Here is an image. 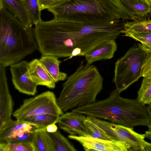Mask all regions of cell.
<instances>
[{
	"label": "cell",
	"instance_id": "cell-1",
	"mask_svg": "<svg viewBox=\"0 0 151 151\" xmlns=\"http://www.w3.org/2000/svg\"><path fill=\"white\" fill-rule=\"evenodd\" d=\"M124 22L122 19L86 22L42 20L36 25L34 34L42 55L70 59L84 56L103 42L115 40Z\"/></svg>",
	"mask_w": 151,
	"mask_h": 151
},
{
	"label": "cell",
	"instance_id": "cell-2",
	"mask_svg": "<svg viewBox=\"0 0 151 151\" xmlns=\"http://www.w3.org/2000/svg\"><path fill=\"white\" fill-rule=\"evenodd\" d=\"M116 89L106 99L72 111L129 128L147 126L151 122L147 106L137 99L122 97Z\"/></svg>",
	"mask_w": 151,
	"mask_h": 151
},
{
	"label": "cell",
	"instance_id": "cell-3",
	"mask_svg": "<svg viewBox=\"0 0 151 151\" xmlns=\"http://www.w3.org/2000/svg\"><path fill=\"white\" fill-rule=\"evenodd\" d=\"M37 50L32 28L0 6V65L5 68L17 63Z\"/></svg>",
	"mask_w": 151,
	"mask_h": 151
},
{
	"label": "cell",
	"instance_id": "cell-4",
	"mask_svg": "<svg viewBox=\"0 0 151 151\" xmlns=\"http://www.w3.org/2000/svg\"><path fill=\"white\" fill-rule=\"evenodd\" d=\"M103 81L96 66L82 61L63 83L57 99L58 106L66 112L95 102L103 88Z\"/></svg>",
	"mask_w": 151,
	"mask_h": 151
},
{
	"label": "cell",
	"instance_id": "cell-5",
	"mask_svg": "<svg viewBox=\"0 0 151 151\" xmlns=\"http://www.w3.org/2000/svg\"><path fill=\"white\" fill-rule=\"evenodd\" d=\"M47 10L57 21H109L121 19L116 0H68Z\"/></svg>",
	"mask_w": 151,
	"mask_h": 151
},
{
	"label": "cell",
	"instance_id": "cell-6",
	"mask_svg": "<svg viewBox=\"0 0 151 151\" xmlns=\"http://www.w3.org/2000/svg\"><path fill=\"white\" fill-rule=\"evenodd\" d=\"M149 50L138 43L131 47L117 60L113 81L120 93L142 77V67Z\"/></svg>",
	"mask_w": 151,
	"mask_h": 151
},
{
	"label": "cell",
	"instance_id": "cell-7",
	"mask_svg": "<svg viewBox=\"0 0 151 151\" xmlns=\"http://www.w3.org/2000/svg\"><path fill=\"white\" fill-rule=\"evenodd\" d=\"M63 112L58 104L54 93L47 91L24 99L12 115L17 120L21 121L28 117L44 114L60 116Z\"/></svg>",
	"mask_w": 151,
	"mask_h": 151
},
{
	"label": "cell",
	"instance_id": "cell-8",
	"mask_svg": "<svg viewBox=\"0 0 151 151\" xmlns=\"http://www.w3.org/2000/svg\"><path fill=\"white\" fill-rule=\"evenodd\" d=\"M121 19L139 22L150 19L151 2L150 0H116Z\"/></svg>",
	"mask_w": 151,
	"mask_h": 151
},
{
	"label": "cell",
	"instance_id": "cell-9",
	"mask_svg": "<svg viewBox=\"0 0 151 151\" xmlns=\"http://www.w3.org/2000/svg\"><path fill=\"white\" fill-rule=\"evenodd\" d=\"M12 80L15 89L19 92L29 95H35L37 85L32 80L29 70V63L25 60L10 66Z\"/></svg>",
	"mask_w": 151,
	"mask_h": 151
},
{
	"label": "cell",
	"instance_id": "cell-10",
	"mask_svg": "<svg viewBox=\"0 0 151 151\" xmlns=\"http://www.w3.org/2000/svg\"><path fill=\"white\" fill-rule=\"evenodd\" d=\"M68 137L79 142L86 151H130L129 146L120 141L98 139L88 136L69 135Z\"/></svg>",
	"mask_w": 151,
	"mask_h": 151
},
{
	"label": "cell",
	"instance_id": "cell-11",
	"mask_svg": "<svg viewBox=\"0 0 151 151\" xmlns=\"http://www.w3.org/2000/svg\"><path fill=\"white\" fill-rule=\"evenodd\" d=\"M5 68L0 65V132L12 120L11 116L14 104Z\"/></svg>",
	"mask_w": 151,
	"mask_h": 151
},
{
	"label": "cell",
	"instance_id": "cell-12",
	"mask_svg": "<svg viewBox=\"0 0 151 151\" xmlns=\"http://www.w3.org/2000/svg\"><path fill=\"white\" fill-rule=\"evenodd\" d=\"M87 116L71 110L60 115L58 124L59 128L71 135L88 136L85 121Z\"/></svg>",
	"mask_w": 151,
	"mask_h": 151
},
{
	"label": "cell",
	"instance_id": "cell-13",
	"mask_svg": "<svg viewBox=\"0 0 151 151\" xmlns=\"http://www.w3.org/2000/svg\"><path fill=\"white\" fill-rule=\"evenodd\" d=\"M117 48L115 40H108L98 45L84 56L86 64H91L95 62L112 58Z\"/></svg>",
	"mask_w": 151,
	"mask_h": 151
},
{
	"label": "cell",
	"instance_id": "cell-14",
	"mask_svg": "<svg viewBox=\"0 0 151 151\" xmlns=\"http://www.w3.org/2000/svg\"><path fill=\"white\" fill-rule=\"evenodd\" d=\"M29 69L32 80L37 86H45L50 89L55 88L56 83L39 59H35L29 62Z\"/></svg>",
	"mask_w": 151,
	"mask_h": 151
},
{
	"label": "cell",
	"instance_id": "cell-15",
	"mask_svg": "<svg viewBox=\"0 0 151 151\" xmlns=\"http://www.w3.org/2000/svg\"><path fill=\"white\" fill-rule=\"evenodd\" d=\"M37 129H39L38 127L34 124L23 121L12 120L0 132V141Z\"/></svg>",
	"mask_w": 151,
	"mask_h": 151
},
{
	"label": "cell",
	"instance_id": "cell-16",
	"mask_svg": "<svg viewBox=\"0 0 151 151\" xmlns=\"http://www.w3.org/2000/svg\"><path fill=\"white\" fill-rule=\"evenodd\" d=\"M0 6H3L27 27L32 28V23L22 0H0Z\"/></svg>",
	"mask_w": 151,
	"mask_h": 151
},
{
	"label": "cell",
	"instance_id": "cell-17",
	"mask_svg": "<svg viewBox=\"0 0 151 151\" xmlns=\"http://www.w3.org/2000/svg\"><path fill=\"white\" fill-rule=\"evenodd\" d=\"M39 60L56 83L64 81L67 78V74L60 70L62 61L58 58L52 55H42Z\"/></svg>",
	"mask_w": 151,
	"mask_h": 151
},
{
	"label": "cell",
	"instance_id": "cell-18",
	"mask_svg": "<svg viewBox=\"0 0 151 151\" xmlns=\"http://www.w3.org/2000/svg\"><path fill=\"white\" fill-rule=\"evenodd\" d=\"M32 143L35 151H55L54 143L46 128L34 131Z\"/></svg>",
	"mask_w": 151,
	"mask_h": 151
},
{
	"label": "cell",
	"instance_id": "cell-19",
	"mask_svg": "<svg viewBox=\"0 0 151 151\" xmlns=\"http://www.w3.org/2000/svg\"><path fill=\"white\" fill-rule=\"evenodd\" d=\"M60 116L44 114L27 117L22 121L36 125L39 129L45 128L48 125L58 123Z\"/></svg>",
	"mask_w": 151,
	"mask_h": 151
},
{
	"label": "cell",
	"instance_id": "cell-20",
	"mask_svg": "<svg viewBox=\"0 0 151 151\" xmlns=\"http://www.w3.org/2000/svg\"><path fill=\"white\" fill-rule=\"evenodd\" d=\"M49 133L54 143L55 151H76L77 150L68 139L63 136L59 131Z\"/></svg>",
	"mask_w": 151,
	"mask_h": 151
},
{
	"label": "cell",
	"instance_id": "cell-21",
	"mask_svg": "<svg viewBox=\"0 0 151 151\" xmlns=\"http://www.w3.org/2000/svg\"><path fill=\"white\" fill-rule=\"evenodd\" d=\"M137 99L144 105L151 104V75L143 77Z\"/></svg>",
	"mask_w": 151,
	"mask_h": 151
},
{
	"label": "cell",
	"instance_id": "cell-22",
	"mask_svg": "<svg viewBox=\"0 0 151 151\" xmlns=\"http://www.w3.org/2000/svg\"><path fill=\"white\" fill-rule=\"evenodd\" d=\"M32 23L35 25L42 20L38 0H22Z\"/></svg>",
	"mask_w": 151,
	"mask_h": 151
},
{
	"label": "cell",
	"instance_id": "cell-23",
	"mask_svg": "<svg viewBox=\"0 0 151 151\" xmlns=\"http://www.w3.org/2000/svg\"><path fill=\"white\" fill-rule=\"evenodd\" d=\"M0 151H35L32 142H0Z\"/></svg>",
	"mask_w": 151,
	"mask_h": 151
},
{
	"label": "cell",
	"instance_id": "cell-24",
	"mask_svg": "<svg viewBox=\"0 0 151 151\" xmlns=\"http://www.w3.org/2000/svg\"><path fill=\"white\" fill-rule=\"evenodd\" d=\"M122 31L136 32H151V20L139 22L127 21L124 23Z\"/></svg>",
	"mask_w": 151,
	"mask_h": 151
},
{
	"label": "cell",
	"instance_id": "cell-25",
	"mask_svg": "<svg viewBox=\"0 0 151 151\" xmlns=\"http://www.w3.org/2000/svg\"><path fill=\"white\" fill-rule=\"evenodd\" d=\"M85 123L88 132V136L96 138L111 140L104 130L87 116Z\"/></svg>",
	"mask_w": 151,
	"mask_h": 151
},
{
	"label": "cell",
	"instance_id": "cell-26",
	"mask_svg": "<svg viewBox=\"0 0 151 151\" xmlns=\"http://www.w3.org/2000/svg\"><path fill=\"white\" fill-rule=\"evenodd\" d=\"M124 36L139 42L146 49L151 50V32H136L122 31Z\"/></svg>",
	"mask_w": 151,
	"mask_h": 151
},
{
	"label": "cell",
	"instance_id": "cell-27",
	"mask_svg": "<svg viewBox=\"0 0 151 151\" xmlns=\"http://www.w3.org/2000/svg\"><path fill=\"white\" fill-rule=\"evenodd\" d=\"M35 130L26 132L16 136L6 139L4 141H1L0 142H32L33 133Z\"/></svg>",
	"mask_w": 151,
	"mask_h": 151
},
{
	"label": "cell",
	"instance_id": "cell-28",
	"mask_svg": "<svg viewBox=\"0 0 151 151\" xmlns=\"http://www.w3.org/2000/svg\"><path fill=\"white\" fill-rule=\"evenodd\" d=\"M68 0H38L40 9L42 11L57 6Z\"/></svg>",
	"mask_w": 151,
	"mask_h": 151
},
{
	"label": "cell",
	"instance_id": "cell-29",
	"mask_svg": "<svg viewBox=\"0 0 151 151\" xmlns=\"http://www.w3.org/2000/svg\"><path fill=\"white\" fill-rule=\"evenodd\" d=\"M151 75V50H150L142 68V76L144 77Z\"/></svg>",
	"mask_w": 151,
	"mask_h": 151
},
{
	"label": "cell",
	"instance_id": "cell-30",
	"mask_svg": "<svg viewBox=\"0 0 151 151\" xmlns=\"http://www.w3.org/2000/svg\"><path fill=\"white\" fill-rule=\"evenodd\" d=\"M58 127L55 124H50L47 127L46 129L49 133H52L56 132L58 130Z\"/></svg>",
	"mask_w": 151,
	"mask_h": 151
},
{
	"label": "cell",
	"instance_id": "cell-31",
	"mask_svg": "<svg viewBox=\"0 0 151 151\" xmlns=\"http://www.w3.org/2000/svg\"><path fill=\"white\" fill-rule=\"evenodd\" d=\"M147 126L148 130L145 132L144 134L145 137L151 140V122Z\"/></svg>",
	"mask_w": 151,
	"mask_h": 151
},
{
	"label": "cell",
	"instance_id": "cell-32",
	"mask_svg": "<svg viewBox=\"0 0 151 151\" xmlns=\"http://www.w3.org/2000/svg\"><path fill=\"white\" fill-rule=\"evenodd\" d=\"M144 151H151V143L145 141Z\"/></svg>",
	"mask_w": 151,
	"mask_h": 151
},
{
	"label": "cell",
	"instance_id": "cell-33",
	"mask_svg": "<svg viewBox=\"0 0 151 151\" xmlns=\"http://www.w3.org/2000/svg\"><path fill=\"white\" fill-rule=\"evenodd\" d=\"M148 112L151 119V104L147 106Z\"/></svg>",
	"mask_w": 151,
	"mask_h": 151
},
{
	"label": "cell",
	"instance_id": "cell-34",
	"mask_svg": "<svg viewBox=\"0 0 151 151\" xmlns=\"http://www.w3.org/2000/svg\"><path fill=\"white\" fill-rule=\"evenodd\" d=\"M150 1L151 2V0H150Z\"/></svg>",
	"mask_w": 151,
	"mask_h": 151
}]
</instances>
